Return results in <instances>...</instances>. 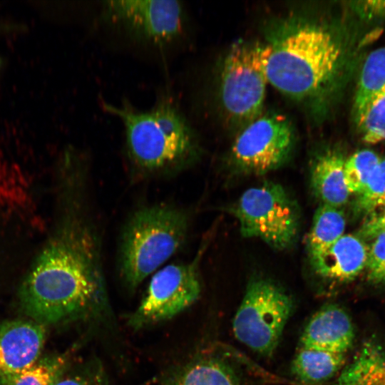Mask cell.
Wrapping results in <instances>:
<instances>
[{"instance_id":"6da1fadb","label":"cell","mask_w":385,"mask_h":385,"mask_svg":"<svg viewBox=\"0 0 385 385\" xmlns=\"http://www.w3.org/2000/svg\"><path fill=\"white\" fill-rule=\"evenodd\" d=\"M90 205L73 201L21 285V308L36 323L92 317L108 308L101 235Z\"/></svg>"},{"instance_id":"7a4b0ae2","label":"cell","mask_w":385,"mask_h":385,"mask_svg":"<svg viewBox=\"0 0 385 385\" xmlns=\"http://www.w3.org/2000/svg\"><path fill=\"white\" fill-rule=\"evenodd\" d=\"M269 46L268 82L298 101L332 93L348 68L349 51L343 36L325 25L294 24Z\"/></svg>"},{"instance_id":"3957f363","label":"cell","mask_w":385,"mask_h":385,"mask_svg":"<svg viewBox=\"0 0 385 385\" xmlns=\"http://www.w3.org/2000/svg\"><path fill=\"white\" fill-rule=\"evenodd\" d=\"M102 106L121 120L126 158L138 177H172L197 159L199 148L195 134L171 97H161L144 111L127 101L120 105L102 102Z\"/></svg>"},{"instance_id":"277c9868","label":"cell","mask_w":385,"mask_h":385,"mask_svg":"<svg viewBox=\"0 0 385 385\" xmlns=\"http://www.w3.org/2000/svg\"><path fill=\"white\" fill-rule=\"evenodd\" d=\"M189 215L170 203L145 205L128 218L120 237L118 268L124 284L134 290L184 245Z\"/></svg>"},{"instance_id":"5b68a950","label":"cell","mask_w":385,"mask_h":385,"mask_svg":"<svg viewBox=\"0 0 385 385\" xmlns=\"http://www.w3.org/2000/svg\"><path fill=\"white\" fill-rule=\"evenodd\" d=\"M269 44L240 41L220 67L218 97L227 118L247 125L262 115L268 83Z\"/></svg>"},{"instance_id":"8992f818","label":"cell","mask_w":385,"mask_h":385,"mask_svg":"<svg viewBox=\"0 0 385 385\" xmlns=\"http://www.w3.org/2000/svg\"><path fill=\"white\" fill-rule=\"evenodd\" d=\"M230 212L244 237L258 238L278 250L290 247L297 240L299 210L279 184L267 182L247 189Z\"/></svg>"},{"instance_id":"52a82bcc","label":"cell","mask_w":385,"mask_h":385,"mask_svg":"<svg viewBox=\"0 0 385 385\" xmlns=\"http://www.w3.org/2000/svg\"><path fill=\"white\" fill-rule=\"evenodd\" d=\"M294 307L292 297L264 279L247 285L232 322L237 339L262 356L273 354Z\"/></svg>"},{"instance_id":"ba28073f","label":"cell","mask_w":385,"mask_h":385,"mask_svg":"<svg viewBox=\"0 0 385 385\" xmlns=\"http://www.w3.org/2000/svg\"><path fill=\"white\" fill-rule=\"evenodd\" d=\"M197 259L170 264L152 276L146 292L129 318V325L139 329L165 322L191 306L199 298L201 284Z\"/></svg>"},{"instance_id":"9c48e42d","label":"cell","mask_w":385,"mask_h":385,"mask_svg":"<svg viewBox=\"0 0 385 385\" xmlns=\"http://www.w3.org/2000/svg\"><path fill=\"white\" fill-rule=\"evenodd\" d=\"M103 11L109 21L140 43L163 47L183 35L185 16L179 1H107Z\"/></svg>"},{"instance_id":"30bf717a","label":"cell","mask_w":385,"mask_h":385,"mask_svg":"<svg viewBox=\"0 0 385 385\" xmlns=\"http://www.w3.org/2000/svg\"><path fill=\"white\" fill-rule=\"evenodd\" d=\"M294 144V130L286 116L267 113L245 125L232 144L230 157L240 173L263 175L282 165Z\"/></svg>"},{"instance_id":"8fae6325","label":"cell","mask_w":385,"mask_h":385,"mask_svg":"<svg viewBox=\"0 0 385 385\" xmlns=\"http://www.w3.org/2000/svg\"><path fill=\"white\" fill-rule=\"evenodd\" d=\"M45 339V326L31 319L0 322V385H9L39 359Z\"/></svg>"},{"instance_id":"7c38bea8","label":"cell","mask_w":385,"mask_h":385,"mask_svg":"<svg viewBox=\"0 0 385 385\" xmlns=\"http://www.w3.org/2000/svg\"><path fill=\"white\" fill-rule=\"evenodd\" d=\"M354 339V326L348 313L338 305L329 304L309 319L302 334L300 346L346 354Z\"/></svg>"},{"instance_id":"4fadbf2b","label":"cell","mask_w":385,"mask_h":385,"mask_svg":"<svg viewBox=\"0 0 385 385\" xmlns=\"http://www.w3.org/2000/svg\"><path fill=\"white\" fill-rule=\"evenodd\" d=\"M368 245L359 235L344 234L323 252L309 257L314 272L325 279L344 282L364 269Z\"/></svg>"},{"instance_id":"5bb4252c","label":"cell","mask_w":385,"mask_h":385,"mask_svg":"<svg viewBox=\"0 0 385 385\" xmlns=\"http://www.w3.org/2000/svg\"><path fill=\"white\" fill-rule=\"evenodd\" d=\"M345 159L335 150L320 154L311 170V185L315 195L326 204L342 208L349 197L344 176Z\"/></svg>"},{"instance_id":"9a60e30c","label":"cell","mask_w":385,"mask_h":385,"mask_svg":"<svg viewBox=\"0 0 385 385\" xmlns=\"http://www.w3.org/2000/svg\"><path fill=\"white\" fill-rule=\"evenodd\" d=\"M164 385H242L232 369L213 356H200L179 366Z\"/></svg>"},{"instance_id":"2e32d148","label":"cell","mask_w":385,"mask_h":385,"mask_svg":"<svg viewBox=\"0 0 385 385\" xmlns=\"http://www.w3.org/2000/svg\"><path fill=\"white\" fill-rule=\"evenodd\" d=\"M335 385H385V349L375 341L365 342Z\"/></svg>"},{"instance_id":"e0dca14e","label":"cell","mask_w":385,"mask_h":385,"mask_svg":"<svg viewBox=\"0 0 385 385\" xmlns=\"http://www.w3.org/2000/svg\"><path fill=\"white\" fill-rule=\"evenodd\" d=\"M345 356V354L300 346L292 362V372L306 384L326 382L343 368Z\"/></svg>"},{"instance_id":"ac0fdd59","label":"cell","mask_w":385,"mask_h":385,"mask_svg":"<svg viewBox=\"0 0 385 385\" xmlns=\"http://www.w3.org/2000/svg\"><path fill=\"white\" fill-rule=\"evenodd\" d=\"M346 219L342 208L326 204L319 206L307 240L309 257L328 249L344 235Z\"/></svg>"},{"instance_id":"d6986e66","label":"cell","mask_w":385,"mask_h":385,"mask_svg":"<svg viewBox=\"0 0 385 385\" xmlns=\"http://www.w3.org/2000/svg\"><path fill=\"white\" fill-rule=\"evenodd\" d=\"M385 91V46L372 51L359 73L354 98V116Z\"/></svg>"},{"instance_id":"ffe728a7","label":"cell","mask_w":385,"mask_h":385,"mask_svg":"<svg viewBox=\"0 0 385 385\" xmlns=\"http://www.w3.org/2000/svg\"><path fill=\"white\" fill-rule=\"evenodd\" d=\"M67 365V359L63 355L39 358L9 385H55L65 374Z\"/></svg>"},{"instance_id":"44dd1931","label":"cell","mask_w":385,"mask_h":385,"mask_svg":"<svg viewBox=\"0 0 385 385\" xmlns=\"http://www.w3.org/2000/svg\"><path fill=\"white\" fill-rule=\"evenodd\" d=\"M361 139L367 143L382 141L385 134V91L354 116Z\"/></svg>"},{"instance_id":"7402d4cb","label":"cell","mask_w":385,"mask_h":385,"mask_svg":"<svg viewBox=\"0 0 385 385\" xmlns=\"http://www.w3.org/2000/svg\"><path fill=\"white\" fill-rule=\"evenodd\" d=\"M381 158L373 150H358L345 160L344 176L350 193L359 195L365 188Z\"/></svg>"},{"instance_id":"603a6c76","label":"cell","mask_w":385,"mask_h":385,"mask_svg":"<svg viewBox=\"0 0 385 385\" xmlns=\"http://www.w3.org/2000/svg\"><path fill=\"white\" fill-rule=\"evenodd\" d=\"M385 207V158H381L356 201L359 212L370 215Z\"/></svg>"},{"instance_id":"cb8c5ba5","label":"cell","mask_w":385,"mask_h":385,"mask_svg":"<svg viewBox=\"0 0 385 385\" xmlns=\"http://www.w3.org/2000/svg\"><path fill=\"white\" fill-rule=\"evenodd\" d=\"M365 269L371 282L385 283V232L371 239Z\"/></svg>"},{"instance_id":"d4e9b609","label":"cell","mask_w":385,"mask_h":385,"mask_svg":"<svg viewBox=\"0 0 385 385\" xmlns=\"http://www.w3.org/2000/svg\"><path fill=\"white\" fill-rule=\"evenodd\" d=\"M350 7L356 16L363 21H385V0L352 1Z\"/></svg>"},{"instance_id":"484cf974","label":"cell","mask_w":385,"mask_h":385,"mask_svg":"<svg viewBox=\"0 0 385 385\" xmlns=\"http://www.w3.org/2000/svg\"><path fill=\"white\" fill-rule=\"evenodd\" d=\"M55 385H108L103 371L97 366L63 376Z\"/></svg>"},{"instance_id":"4316f807","label":"cell","mask_w":385,"mask_h":385,"mask_svg":"<svg viewBox=\"0 0 385 385\" xmlns=\"http://www.w3.org/2000/svg\"><path fill=\"white\" fill-rule=\"evenodd\" d=\"M382 232H385V207L368 215L361 227L359 235L364 240H371Z\"/></svg>"}]
</instances>
